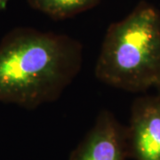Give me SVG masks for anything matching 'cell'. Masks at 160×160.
Segmentation results:
<instances>
[{
    "label": "cell",
    "mask_w": 160,
    "mask_h": 160,
    "mask_svg": "<svg viewBox=\"0 0 160 160\" xmlns=\"http://www.w3.org/2000/svg\"><path fill=\"white\" fill-rule=\"evenodd\" d=\"M127 132L109 110H102L95 123L70 155L69 160H126Z\"/></svg>",
    "instance_id": "obj_3"
},
{
    "label": "cell",
    "mask_w": 160,
    "mask_h": 160,
    "mask_svg": "<svg viewBox=\"0 0 160 160\" xmlns=\"http://www.w3.org/2000/svg\"><path fill=\"white\" fill-rule=\"evenodd\" d=\"M82 63L83 46L68 35L12 29L0 43V102L28 109L55 102Z\"/></svg>",
    "instance_id": "obj_1"
},
{
    "label": "cell",
    "mask_w": 160,
    "mask_h": 160,
    "mask_svg": "<svg viewBox=\"0 0 160 160\" xmlns=\"http://www.w3.org/2000/svg\"><path fill=\"white\" fill-rule=\"evenodd\" d=\"M9 0H0V8H3Z\"/></svg>",
    "instance_id": "obj_6"
},
{
    "label": "cell",
    "mask_w": 160,
    "mask_h": 160,
    "mask_svg": "<svg viewBox=\"0 0 160 160\" xmlns=\"http://www.w3.org/2000/svg\"><path fill=\"white\" fill-rule=\"evenodd\" d=\"M156 87L158 88V92H159V94H160V82H159V83H158V85L156 86Z\"/></svg>",
    "instance_id": "obj_7"
},
{
    "label": "cell",
    "mask_w": 160,
    "mask_h": 160,
    "mask_svg": "<svg viewBox=\"0 0 160 160\" xmlns=\"http://www.w3.org/2000/svg\"><path fill=\"white\" fill-rule=\"evenodd\" d=\"M102 0H28L33 9L53 20H64L90 10Z\"/></svg>",
    "instance_id": "obj_5"
},
{
    "label": "cell",
    "mask_w": 160,
    "mask_h": 160,
    "mask_svg": "<svg viewBox=\"0 0 160 160\" xmlns=\"http://www.w3.org/2000/svg\"><path fill=\"white\" fill-rule=\"evenodd\" d=\"M102 83L127 92L146 91L160 82V11L142 1L109 26L95 65Z\"/></svg>",
    "instance_id": "obj_2"
},
{
    "label": "cell",
    "mask_w": 160,
    "mask_h": 160,
    "mask_svg": "<svg viewBox=\"0 0 160 160\" xmlns=\"http://www.w3.org/2000/svg\"><path fill=\"white\" fill-rule=\"evenodd\" d=\"M126 132L129 156L136 160H160V94L133 102Z\"/></svg>",
    "instance_id": "obj_4"
}]
</instances>
